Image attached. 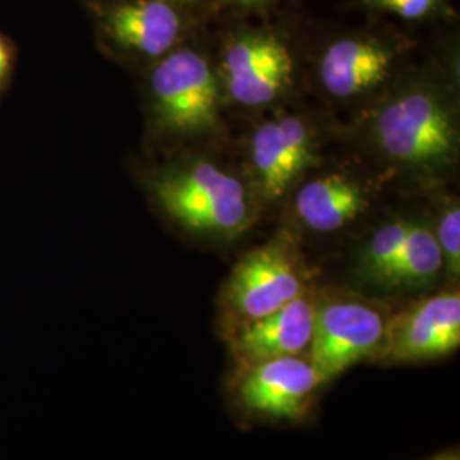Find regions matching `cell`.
Wrapping results in <instances>:
<instances>
[{"label": "cell", "mask_w": 460, "mask_h": 460, "mask_svg": "<svg viewBox=\"0 0 460 460\" xmlns=\"http://www.w3.org/2000/svg\"><path fill=\"white\" fill-rule=\"evenodd\" d=\"M374 137L389 159L423 171L452 164L459 147L452 108L427 87H411L387 101L376 116Z\"/></svg>", "instance_id": "obj_1"}, {"label": "cell", "mask_w": 460, "mask_h": 460, "mask_svg": "<svg viewBox=\"0 0 460 460\" xmlns=\"http://www.w3.org/2000/svg\"><path fill=\"white\" fill-rule=\"evenodd\" d=\"M154 188L165 212L193 232L234 237L252 224L254 210L244 184L212 163L172 171Z\"/></svg>", "instance_id": "obj_2"}, {"label": "cell", "mask_w": 460, "mask_h": 460, "mask_svg": "<svg viewBox=\"0 0 460 460\" xmlns=\"http://www.w3.org/2000/svg\"><path fill=\"white\" fill-rule=\"evenodd\" d=\"M389 319L358 298H314L313 340L309 360L323 382L341 376L349 367L382 360L387 346Z\"/></svg>", "instance_id": "obj_3"}, {"label": "cell", "mask_w": 460, "mask_h": 460, "mask_svg": "<svg viewBox=\"0 0 460 460\" xmlns=\"http://www.w3.org/2000/svg\"><path fill=\"white\" fill-rule=\"evenodd\" d=\"M305 290L298 249L288 234H279L234 266L222 302L230 324H237L275 313Z\"/></svg>", "instance_id": "obj_4"}, {"label": "cell", "mask_w": 460, "mask_h": 460, "mask_svg": "<svg viewBox=\"0 0 460 460\" xmlns=\"http://www.w3.org/2000/svg\"><path fill=\"white\" fill-rule=\"evenodd\" d=\"M150 89L169 132L199 135L218 125V84L210 62L193 49H174L152 70Z\"/></svg>", "instance_id": "obj_5"}, {"label": "cell", "mask_w": 460, "mask_h": 460, "mask_svg": "<svg viewBox=\"0 0 460 460\" xmlns=\"http://www.w3.org/2000/svg\"><path fill=\"white\" fill-rule=\"evenodd\" d=\"M224 77L230 98L244 106H263L292 84L294 57L273 30L243 28L224 47Z\"/></svg>", "instance_id": "obj_6"}, {"label": "cell", "mask_w": 460, "mask_h": 460, "mask_svg": "<svg viewBox=\"0 0 460 460\" xmlns=\"http://www.w3.org/2000/svg\"><path fill=\"white\" fill-rule=\"evenodd\" d=\"M460 345L457 290L429 296L389 319L382 360L420 362L456 351Z\"/></svg>", "instance_id": "obj_7"}, {"label": "cell", "mask_w": 460, "mask_h": 460, "mask_svg": "<svg viewBox=\"0 0 460 460\" xmlns=\"http://www.w3.org/2000/svg\"><path fill=\"white\" fill-rule=\"evenodd\" d=\"M313 329L314 298L305 290L275 313L230 324V351L244 372L258 363L309 349Z\"/></svg>", "instance_id": "obj_8"}, {"label": "cell", "mask_w": 460, "mask_h": 460, "mask_svg": "<svg viewBox=\"0 0 460 460\" xmlns=\"http://www.w3.org/2000/svg\"><path fill=\"white\" fill-rule=\"evenodd\" d=\"M193 11L164 0H118L101 17L106 36L123 49L148 58H163L178 49Z\"/></svg>", "instance_id": "obj_9"}, {"label": "cell", "mask_w": 460, "mask_h": 460, "mask_svg": "<svg viewBox=\"0 0 460 460\" xmlns=\"http://www.w3.org/2000/svg\"><path fill=\"white\" fill-rule=\"evenodd\" d=\"M323 384L309 358L300 355L258 363L243 372L239 395L247 410L273 418H300Z\"/></svg>", "instance_id": "obj_10"}, {"label": "cell", "mask_w": 460, "mask_h": 460, "mask_svg": "<svg viewBox=\"0 0 460 460\" xmlns=\"http://www.w3.org/2000/svg\"><path fill=\"white\" fill-rule=\"evenodd\" d=\"M401 45L374 33L349 34L329 43L319 66L321 83L336 98H353L384 83Z\"/></svg>", "instance_id": "obj_11"}, {"label": "cell", "mask_w": 460, "mask_h": 460, "mask_svg": "<svg viewBox=\"0 0 460 460\" xmlns=\"http://www.w3.org/2000/svg\"><path fill=\"white\" fill-rule=\"evenodd\" d=\"M251 161L268 199H279L313 164V137L296 116H285L258 127L251 142Z\"/></svg>", "instance_id": "obj_12"}, {"label": "cell", "mask_w": 460, "mask_h": 460, "mask_svg": "<svg viewBox=\"0 0 460 460\" xmlns=\"http://www.w3.org/2000/svg\"><path fill=\"white\" fill-rule=\"evenodd\" d=\"M367 208L360 182L345 174H329L307 182L296 198V217L317 232L343 229Z\"/></svg>", "instance_id": "obj_13"}, {"label": "cell", "mask_w": 460, "mask_h": 460, "mask_svg": "<svg viewBox=\"0 0 460 460\" xmlns=\"http://www.w3.org/2000/svg\"><path fill=\"white\" fill-rule=\"evenodd\" d=\"M444 266V254L435 232L411 222L402 251L382 279V285L427 287L440 275Z\"/></svg>", "instance_id": "obj_14"}, {"label": "cell", "mask_w": 460, "mask_h": 460, "mask_svg": "<svg viewBox=\"0 0 460 460\" xmlns=\"http://www.w3.org/2000/svg\"><path fill=\"white\" fill-rule=\"evenodd\" d=\"M411 222L395 220L382 226L367 241L362 252L363 275L372 281L382 283L391 266L399 258Z\"/></svg>", "instance_id": "obj_15"}, {"label": "cell", "mask_w": 460, "mask_h": 460, "mask_svg": "<svg viewBox=\"0 0 460 460\" xmlns=\"http://www.w3.org/2000/svg\"><path fill=\"white\" fill-rule=\"evenodd\" d=\"M437 241L444 254V263L452 277H459L460 271V212L459 207H450L438 222L435 232Z\"/></svg>", "instance_id": "obj_16"}, {"label": "cell", "mask_w": 460, "mask_h": 460, "mask_svg": "<svg viewBox=\"0 0 460 460\" xmlns=\"http://www.w3.org/2000/svg\"><path fill=\"white\" fill-rule=\"evenodd\" d=\"M370 9L393 13L408 21H421L445 9V0H362Z\"/></svg>", "instance_id": "obj_17"}, {"label": "cell", "mask_w": 460, "mask_h": 460, "mask_svg": "<svg viewBox=\"0 0 460 460\" xmlns=\"http://www.w3.org/2000/svg\"><path fill=\"white\" fill-rule=\"evenodd\" d=\"M220 4H227L230 7L235 9H244V11H254V9H263L266 5L275 4L277 0H218Z\"/></svg>", "instance_id": "obj_18"}, {"label": "cell", "mask_w": 460, "mask_h": 460, "mask_svg": "<svg viewBox=\"0 0 460 460\" xmlns=\"http://www.w3.org/2000/svg\"><path fill=\"white\" fill-rule=\"evenodd\" d=\"M164 2H169V4H174V5H180L182 9H188V11H198V9H201V7H205V5H208V2L210 0H164Z\"/></svg>", "instance_id": "obj_19"}, {"label": "cell", "mask_w": 460, "mask_h": 460, "mask_svg": "<svg viewBox=\"0 0 460 460\" xmlns=\"http://www.w3.org/2000/svg\"><path fill=\"white\" fill-rule=\"evenodd\" d=\"M9 62H11V55L9 49L4 45V41L0 40V79L7 74L9 70Z\"/></svg>", "instance_id": "obj_20"}, {"label": "cell", "mask_w": 460, "mask_h": 460, "mask_svg": "<svg viewBox=\"0 0 460 460\" xmlns=\"http://www.w3.org/2000/svg\"><path fill=\"white\" fill-rule=\"evenodd\" d=\"M431 460H459V456L457 454H445V456H440V457Z\"/></svg>", "instance_id": "obj_21"}]
</instances>
